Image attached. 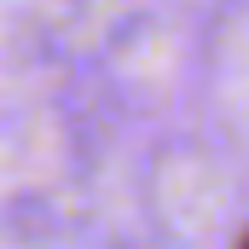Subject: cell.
<instances>
[{"mask_svg": "<svg viewBox=\"0 0 249 249\" xmlns=\"http://www.w3.org/2000/svg\"><path fill=\"white\" fill-rule=\"evenodd\" d=\"M238 249H249V238H244V244H238Z\"/></svg>", "mask_w": 249, "mask_h": 249, "instance_id": "obj_1", "label": "cell"}]
</instances>
